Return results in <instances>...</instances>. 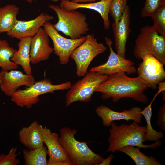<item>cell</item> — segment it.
Segmentation results:
<instances>
[{"mask_svg": "<svg viewBox=\"0 0 165 165\" xmlns=\"http://www.w3.org/2000/svg\"><path fill=\"white\" fill-rule=\"evenodd\" d=\"M148 87V84L138 76L130 77L125 73L119 72L108 75L95 92H100L103 100L111 98L114 103L122 98H130L145 104L148 99L144 92Z\"/></svg>", "mask_w": 165, "mask_h": 165, "instance_id": "obj_1", "label": "cell"}, {"mask_svg": "<svg viewBox=\"0 0 165 165\" xmlns=\"http://www.w3.org/2000/svg\"><path fill=\"white\" fill-rule=\"evenodd\" d=\"M110 126L108 140L109 145L107 152H114L127 146L154 148L161 144L160 141L149 145L144 144L143 142L146 141L145 137L146 126H141L135 121L129 124H123L119 125L112 122Z\"/></svg>", "mask_w": 165, "mask_h": 165, "instance_id": "obj_2", "label": "cell"}, {"mask_svg": "<svg viewBox=\"0 0 165 165\" xmlns=\"http://www.w3.org/2000/svg\"><path fill=\"white\" fill-rule=\"evenodd\" d=\"M77 130L65 127L61 128L59 141L66 153L72 165H98L104 158L89 148L87 143L75 138Z\"/></svg>", "mask_w": 165, "mask_h": 165, "instance_id": "obj_3", "label": "cell"}, {"mask_svg": "<svg viewBox=\"0 0 165 165\" xmlns=\"http://www.w3.org/2000/svg\"><path fill=\"white\" fill-rule=\"evenodd\" d=\"M58 17V21L53 24L58 31L73 39L80 38L89 30L86 15L76 10H66L59 6L49 4Z\"/></svg>", "mask_w": 165, "mask_h": 165, "instance_id": "obj_4", "label": "cell"}, {"mask_svg": "<svg viewBox=\"0 0 165 165\" xmlns=\"http://www.w3.org/2000/svg\"><path fill=\"white\" fill-rule=\"evenodd\" d=\"M135 42L133 53L136 59L141 60L144 55L149 54L165 64V37L152 26L142 27Z\"/></svg>", "mask_w": 165, "mask_h": 165, "instance_id": "obj_5", "label": "cell"}, {"mask_svg": "<svg viewBox=\"0 0 165 165\" xmlns=\"http://www.w3.org/2000/svg\"><path fill=\"white\" fill-rule=\"evenodd\" d=\"M71 85L70 82L53 84L50 79L45 78L35 81L24 89H18L10 97L11 99L17 106L29 109L39 102L40 96L58 90L68 89Z\"/></svg>", "mask_w": 165, "mask_h": 165, "instance_id": "obj_6", "label": "cell"}, {"mask_svg": "<svg viewBox=\"0 0 165 165\" xmlns=\"http://www.w3.org/2000/svg\"><path fill=\"white\" fill-rule=\"evenodd\" d=\"M81 79L71 85L65 97L66 107L72 103L80 101L88 102L97 86L107 79L108 75L89 71Z\"/></svg>", "mask_w": 165, "mask_h": 165, "instance_id": "obj_7", "label": "cell"}, {"mask_svg": "<svg viewBox=\"0 0 165 165\" xmlns=\"http://www.w3.org/2000/svg\"><path fill=\"white\" fill-rule=\"evenodd\" d=\"M86 37L85 41L75 48L70 56L76 64V74L79 77L84 76L93 59L107 49L103 44L97 42L93 35L89 34Z\"/></svg>", "mask_w": 165, "mask_h": 165, "instance_id": "obj_8", "label": "cell"}, {"mask_svg": "<svg viewBox=\"0 0 165 165\" xmlns=\"http://www.w3.org/2000/svg\"><path fill=\"white\" fill-rule=\"evenodd\" d=\"M43 27L53 42V52L58 57L60 63L62 65L68 63L72 52L86 39L85 36L77 39L65 38L59 33L50 21L45 22Z\"/></svg>", "mask_w": 165, "mask_h": 165, "instance_id": "obj_9", "label": "cell"}, {"mask_svg": "<svg viewBox=\"0 0 165 165\" xmlns=\"http://www.w3.org/2000/svg\"><path fill=\"white\" fill-rule=\"evenodd\" d=\"M105 39L110 50L108 60L105 63L91 68L90 71L108 75L119 72L128 74L136 73L137 69L134 62L114 52L112 46L113 42L110 38L106 37Z\"/></svg>", "mask_w": 165, "mask_h": 165, "instance_id": "obj_10", "label": "cell"}, {"mask_svg": "<svg viewBox=\"0 0 165 165\" xmlns=\"http://www.w3.org/2000/svg\"><path fill=\"white\" fill-rule=\"evenodd\" d=\"M136 72L138 77L146 82L149 87L156 89L158 84L165 79L164 64L152 55L148 54L142 58Z\"/></svg>", "mask_w": 165, "mask_h": 165, "instance_id": "obj_11", "label": "cell"}, {"mask_svg": "<svg viewBox=\"0 0 165 165\" xmlns=\"http://www.w3.org/2000/svg\"><path fill=\"white\" fill-rule=\"evenodd\" d=\"M39 130L49 157L48 165H72L66 153L59 142V134L41 125Z\"/></svg>", "mask_w": 165, "mask_h": 165, "instance_id": "obj_12", "label": "cell"}, {"mask_svg": "<svg viewBox=\"0 0 165 165\" xmlns=\"http://www.w3.org/2000/svg\"><path fill=\"white\" fill-rule=\"evenodd\" d=\"M35 82L31 74H24L16 69L0 72V88L6 95L11 97L20 86H29Z\"/></svg>", "mask_w": 165, "mask_h": 165, "instance_id": "obj_13", "label": "cell"}, {"mask_svg": "<svg viewBox=\"0 0 165 165\" xmlns=\"http://www.w3.org/2000/svg\"><path fill=\"white\" fill-rule=\"evenodd\" d=\"M141 109L138 106H135L129 110H124L121 112L114 111L107 106L100 105L97 107L95 112L102 120V124L105 126H110L114 121L132 120L139 123H141L143 115L141 112Z\"/></svg>", "mask_w": 165, "mask_h": 165, "instance_id": "obj_14", "label": "cell"}, {"mask_svg": "<svg viewBox=\"0 0 165 165\" xmlns=\"http://www.w3.org/2000/svg\"><path fill=\"white\" fill-rule=\"evenodd\" d=\"M54 19L47 13H42L35 19L28 21L18 20L16 24L9 32L8 36L13 38L31 37L34 36L45 22Z\"/></svg>", "mask_w": 165, "mask_h": 165, "instance_id": "obj_15", "label": "cell"}, {"mask_svg": "<svg viewBox=\"0 0 165 165\" xmlns=\"http://www.w3.org/2000/svg\"><path fill=\"white\" fill-rule=\"evenodd\" d=\"M49 38L42 27L32 37L30 51L31 63L35 64L46 60L53 52V48L50 46Z\"/></svg>", "mask_w": 165, "mask_h": 165, "instance_id": "obj_16", "label": "cell"}, {"mask_svg": "<svg viewBox=\"0 0 165 165\" xmlns=\"http://www.w3.org/2000/svg\"><path fill=\"white\" fill-rule=\"evenodd\" d=\"M131 13L127 5L116 26L112 24L116 53L125 58L126 44L131 31L130 28Z\"/></svg>", "mask_w": 165, "mask_h": 165, "instance_id": "obj_17", "label": "cell"}, {"mask_svg": "<svg viewBox=\"0 0 165 165\" xmlns=\"http://www.w3.org/2000/svg\"><path fill=\"white\" fill-rule=\"evenodd\" d=\"M112 0H101L94 3H75L70 0H61L59 6L66 10L85 8L94 10L99 13L104 21V28L109 29L110 22L108 18L110 5Z\"/></svg>", "mask_w": 165, "mask_h": 165, "instance_id": "obj_18", "label": "cell"}, {"mask_svg": "<svg viewBox=\"0 0 165 165\" xmlns=\"http://www.w3.org/2000/svg\"><path fill=\"white\" fill-rule=\"evenodd\" d=\"M39 125L35 120L28 126L22 127L19 132L20 142L28 149L38 148L44 144L40 134Z\"/></svg>", "mask_w": 165, "mask_h": 165, "instance_id": "obj_19", "label": "cell"}, {"mask_svg": "<svg viewBox=\"0 0 165 165\" xmlns=\"http://www.w3.org/2000/svg\"><path fill=\"white\" fill-rule=\"evenodd\" d=\"M32 37L19 39L18 50L14 53L11 60L17 65L21 66L26 74H31L32 68L30 60V51Z\"/></svg>", "mask_w": 165, "mask_h": 165, "instance_id": "obj_20", "label": "cell"}, {"mask_svg": "<svg viewBox=\"0 0 165 165\" xmlns=\"http://www.w3.org/2000/svg\"><path fill=\"white\" fill-rule=\"evenodd\" d=\"M19 8L15 5L8 4L0 8V33L10 31L18 20Z\"/></svg>", "mask_w": 165, "mask_h": 165, "instance_id": "obj_21", "label": "cell"}, {"mask_svg": "<svg viewBox=\"0 0 165 165\" xmlns=\"http://www.w3.org/2000/svg\"><path fill=\"white\" fill-rule=\"evenodd\" d=\"M140 148L131 146L124 147L118 151L123 152L130 157L136 165H161L160 162L152 156H147L140 151Z\"/></svg>", "mask_w": 165, "mask_h": 165, "instance_id": "obj_22", "label": "cell"}, {"mask_svg": "<svg viewBox=\"0 0 165 165\" xmlns=\"http://www.w3.org/2000/svg\"><path fill=\"white\" fill-rule=\"evenodd\" d=\"M23 153L26 165H48V150L44 145L33 149H24Z\"/></svg>", "mask_w": 165, "mask_h": 165, "instance_id": "obj_23", "label": "cell"}, {"mask_svg": "<svg viewBox=\"0 0 165 165\" xmlns=\"http://www.w3.org/2000/svg\"><path fill=\"white\" fill-rule=\"evenodd\" d=\"M17 50L9 46L6 40H0V68L2 70L9 71L16 69L18 65L11 59Z\"/></svg>", "mask_w": 165, "mask_h": 165, "instance_id": "obj_24", "label": "cell"}, {"mask_svg": "<svg viewBox=\"0 0 165 165\" xmlns=\"http://www.w3.org/2000/svg\"><path fill=\"white\" fill-rule=\"evenodd\" d=\"M158 94H156L149 105L146 107L141 112L145 118L147 124L145 137L146 141H153L155 142L160 141L163 138L164 135L161 131H157L154 129L151 123L152 116V103Z\"/></svg>", "mask_w": 165, "mask_h": 165, "instance_id": "obj_25", "label": "cell"}, {"mask_svg": "<svg viewBox=\"0 0 165 165\" xmlns=\"http://www.w3.org/2000/svg\"><path fill=\"white\" fill-rule=\"evenodd\" d=\"M128 0H112L109 8V14L114 20L112 24L116 26L127 6Z\"/></svg>", "mask_w": 165, "mask_h": 165, "instance_id": "obj_26", "label": "cell"}, {"mask_svg": "<svg viewBox=\"0 0 165 165\" xmlns=\"http://www.w3.org/2000/svg\"><path fill=\"white\" fill-rule=\"evenodd\" d=\"M152 17L154 22L153 28L165 37V5L160 7Z\"/></svg>", "mask_w": 165, "mask_h": 165, "instance_id": "obj_27", "label": "cell"}, {"mask_svg": "<svg viewBox=\"0 0 165 165\" xmlns=\"http://www.w3.org/2000/svg\"><path fill=\"white\" fill-rule=\"evenodd\" d=\"M165 5V0H146L141 10L142 17H151L161 6Z\"/></svg>", "mask_w": 165, "mask_h": 165, "instance_id": "obj_28", "label": "cell"}, {"mask_svg": "<svg viewBox=\"0 0 165 165\" xmlns=\"http://www.w3.org/2000/svg\"><path fill=\"white\" fill-rule=\"evenodd\" d=\"M16 147L12 148L7 154L0 155V165H17L20 163L17 156L20 154L17 153Z\"/></svg>", "mask_w": 165, "mask_h": 165, "instance_id": "obj_29", "label": "cell"}, {"mask_svg": "<svg viewBox=\"0 0 165 165\" xmlns=\"http://www.w3.org/2000/svg\"><path fill=\"white\" fill-rule=\"evenodd\" d=\"M156 124L162 130H165V104H164L159 109L157 114Z\"/></svg>", "mask_w": 165, "mask_h": 165, "instance_id": "obj_30", "label": "cell"}, {"mask_svg": "<svg viewBox=\"0 0 165 165\" xmlns=\"http://www.w3.org/2000/svg\"><path fill=\"white\" fill-rule=\"evenodd\" d=\"M158 90L160 91L163 94V99L165 100V82L164 81L160 82L158 84Z\"/></svg>", "mask_w": 165, "mask_h": 165, "instance_id": "obj_31", "label": "cell"}, {"mask_svg": "<svg viewBox=\"0 0 165 165\" xmlns=\"http://www.w3.org/2000/svg\"><path fill=\"white\" fill-rule=\"evenodd\" d=\"M114 157L113 155L111 154L107 158L104 159L102 162L98 165H109Z\"/></svg>", "mask_w": 165, "mask_h": 165, "instance_id": "obj_32", "label": "cell"}, {"mask_svg": "<svg viewBox=\"0 0 165 165\" xmlns=\"http://www.w3.org/2000/svg\"><path fill=\"white\" fill-rule=\"evenodd\" d=\"M96 0L101 1V0H71V1L75 3H82L87 2H94Z\"/></svg>", "mask_w": 165, "mask_h": 165, "instance_id": "obj_33", "label": "cell"}, {"mask_svg": "<svg viewBox=\"0 0 165 165\" xmlns=\"http://www.w3.org/2000/svg\"><path fill=\"white\" fill-rule=\"evenodd\" d=\"M26 1L30 3H32L33 2H36V0H26Z\"/></svg>", "mask_w": 165, "mask_h": 165, "instance_id": "obj_34", "label": "cell"}, {"mask_svg": "<svg viewBox=\"0 0 165 165\" xmlns=\"http://www.w3.org/2000/svg\"><path fill=\"white\" fill-rule=\"evenodd\" d=\"M51 1L54 2H57L59 1L60 0H50Z\"/></svg>", "mask_w": 165, "mask_h": 165, "instance_id": "obj_35", "label": "cell"}]
</instances>
